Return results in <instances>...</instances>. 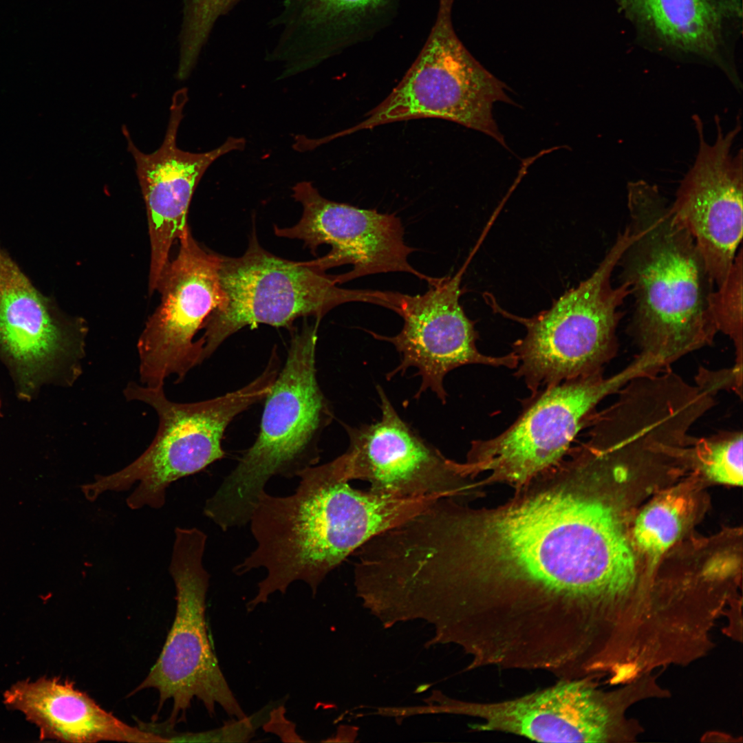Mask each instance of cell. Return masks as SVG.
I'll return each mask as SVG.
<instances>
[{
    "mask_svg": "<svg viewBox=\"0 0 743 743\" xmlns=\"http://www.w3.org/2000/svg\"><path fill=\"white\" fill-rule=\"evenodd\" d=\"M278 372L276 365L268 363L261 374L243 387L193 403L169 400L163 387L129 383L125 396L155 410L158 431L144 452L126 467L109 475H97L94 481L82 485L85 497L94 502L104 493L124 491L138 482L127 498L128 507L162 508L171 483L224 457L222 440L226 429L235 416L266 397Z\"/></svg>",
    "mask_w": 743,
    "mask_h": 743,
    "instance_id": "5b68a950",
    "label": "cell"
},
{
    "mask_svg": "<svg viewBox=\"0 0 743 743\" xmlns=\"http://www.w3.org/2000/svg\"><path fill=\"white\" fill-rule=\"evenodd\" d=\"M207 537L197 528L175 530L169 566L176 592L174 621L158 658L133 693L153 688L159 693V708L167 700L173 709L169 729L182 716L194 698L208 713L220 706L230 716L246 715L231 691L210 642L206 623V596L210 576L202 559Z\"/></svg>",
    "mask_w": 743,
    "mask_h": 743,
    "instance_id": "8fae6325",
    "label": "cell"
},
{
    "mask_svg": "<svg viewBox=\"0 0 743 743\" xmlns=\"http://www.w3.org/2000/svg\"><path fill=\"white\" fill-rule=\"evenodd\" d=\"M292 191V197L303 206L301 218L292 227L274 226L275 235L302 240L312 254L321 244L332 248L323 257L303 261L305 265L321 271L352 265V270L335 275L338 284L396 272L410 273L429 285L438 280L420 272L408 261L414 249L405 242L402 222L395 215L329 200L310 182L297 183Z\"/></svg>",
    "mask_w": 743,
    "mask_h": 743,
    "instance_id": "9a60e30c",
    "label": "cell"
},
{
    "mask_svg": "<svg viewBox=\"0 0 743 743\" xmlns=\"http://www.w3.org/2000/svg\"><path fill=\"white\" fill-rule=\"evenodd\" d=\"M698 147L695 160L670 203L676 217L693 237L715 286L726 277L742 238V151L734 152L740 117L724 132L715 116L716 138L709 142L704 125L693 116Z\"/></svg>",
    "mask_w": 743,
    "mask_h": 743,
    "instance_id": "5bb4252c",
    "label": "cell"
},
{
    "mask_svg": "<svg viewBox=\"0 0 743 743\" xmlns=\"http://www.w3.org/2000/svg\"><path fill=\"white\" fill-rule=\"evenodd\" d=\"M294 493L263 492L249 522L256 547L233 568L237 575L264 568L248 611L303 581L315 596L326 577L374 536L418 513L430 497L389 498L352 487L341 455L301 472Z\"/></svg>",
    "mask_w": 743,
    "mask_h": 743,
    "instance_id": "7a4b0ae2",
    "label": "cell"
},
{
    "mask_svg": "<svg viewBox=\"0 0 743 743\" xmlns=\"http://www.w3.org/2000/svg\"><path fill=\"white\" fill-rule=\"evenodd\" d=\"M627 200L632 238L616 267L634 297L630 331L640 353L670 367L713 342L718 330L709 298L715 285L693 237L656 185L628 182Z\"/></svg>",
    "mask_w": 743,
    "mask_h": 743,
    "instance_id": "3957f363",
    "label": "cell"
},
{
    "mask_svg": "<svg viewBox=\"0 0 743 743\" xmlns=\"http://www.w3.org/2000/svg\"><path fill=\"white\" fill-rule=\"evenodd\" d=\"M256 715L234 718L224 726L199 733H175L166 736L167 742H244L255 734Z\"/></svg>",
    "mask_w": 743,
    "mask_h": 743,
    "instance_id": "484cf974",
    "label": "cell"
},
{
    "mask_svg": "<svg viewBox=\"0 0 743 743\" xmlns=\"http://www.w3.org/2000/svg\"><path fill=\"white\" fill-rule=\"evenodd\" d=\"M86 328L43 294L0 245V359L18 395L29 399L45 383L78 376Z\"/></svg>",
    "mask_w": 743,
    "mask_h": 743,
    "instance_id": "4fadbf2b",
    "label": "cell"
},
{
    "mask_svg": "<svg viewBox=\"0 0 743 743\" xmlns=\"http://www.w3.org/2000/svg\"><path fill=\"white\" fill-rule=\"evenodd\" d=\"M3 702L38 726L43 739L66 742H165L156 733L119 720L67 680L41 678L18 682L5 692Z\"/></svg>",
    "mask_w": 743,
    "mask_h": 743,
    "instance_id": "ffe728a7",
    "label": "cell"
},
{
    "mask_svg": "<svg viewBox=\"0 0 743 743\" xmlns=\"http://www.w3.org/2000/svg\"><path fill=\"white\" fill-rule=\"evenodd\" d=\"M742 431L722 432L708 438H695L687 446L684 465L698 480L739 486L742 485Z\"/></svg>",
    "mask_w": 743,
    "mask_h": 743,
    "instance_id": "603a6c76",
    "label": "cell"
},
{
    "mask_svg": "<svg viewBox=\"0 0 743 743\" xmlns=\"http://www.w3.org/2000/svg\"><path fill=\"white\" fill-rule=\"evenodd\" d=\"M391 0H283L270 21L279 30L266 60L281 65V77L305 72L336 54L352 32L385 11Z\"/></svg>",
    "mask_w": 743,
    "mask_h": 743,
    "instance_id": "d6986e66",
    "label": "cell"
},
{
    "mask_svg": "<svg viewBox=\"0 0 743 743\" xmlns=\"http://www.w3.org/2000/svg\"><path fill=\"white\" fill-rule=\"evenodd\" d=\"M241 0H182L178 35L177 77L186 78L194 69L217 21Z\"/></svg>",
    "mask_w": 743,
    "mask_h": 743,
    "instance_id": "cb8c5ba5",
    "label": "cell"
},
{
    "mask_svg": "<svg viewBox=\"0 0 743 743\" xmlns=\"http://www.w3.org/2000/svg\"><path fill=\"white\" fill-rule=\"evenodd\" d=\"M454 0H439L438 12L417 58L390 94L366 118L332 139L379 125L416 118H441L490 136L504 147L493 116L496 102L513 104L506 85L467 50L452 23Z\"/></svg>",
    "mask_w": 743,
    "mask_h": 743,
    "instance_id": "30bf717a",
    "label": "cell"
},
{
    "mask_svg": "<svg viewBox=\"0 0 743 743\" xmlns=\"http://www.w3.org/2000/svg\"><path fill=\"white\" fill-rule=\"evenodd\" d=\"M658 674H645L612 691L599 688L592 678L560 679L548 688L506 700H450L447 709L480 719L469 724L475 731L502 732L542 742H632L644 729L627 716L629 709L645 700L671 696L658 682Z\"/></svg>",
    "mask_w": 743,
    "mask_h": 743,
    "instance_id": "ba28073f",
    "label": "cell"
},
{
    "mask_svg": "<svg viewBox=\"0 0 743 743\" xmlns=\"http://www.w3.org/2000/svg\"><path fill=\"white\" fill-rule=\"evenodd\" d=\"M685 486L654 497L634 519L631 536L634 547L652 577L663 554L682 537L696 517V498Z\"/></svg>",
    "mask_w": 743,
    "mask_h": 743,
    "instance_id": "7402d4cb",
    "label": "cell"
},
{
    "mask_svg": "<svg viewBox=\"0 0 743 743\" xmlns=\"http://www.w3.org/2000/svg\"><path fill=\"white\" fill-rule=\"evenodd\" d=\"M658 369L655 358L640 353L610 376L601 372L541 390L501 434L472 441L466 462H455L456 471L469 479L484 472L489 473L486 482L528 484L561 461L603 399L633 378Z\"/></svg>",
    "mask_w": 743,
    "mask_h": 743,
    "instance_id": "52a82bcc",
    "label": "cell"
},
{
    "mask_svg": "<svg viewBox=\"0 0 743 743\" xmlns=\"http://www.w3.org/2000/svg\"><path fill=\"white\" fill-rule=\"evenodd\" d=\"M187 100L186 89L174 94L164 139L155 151L149 154L142 152L129 138L127 130L125 131L146 205L151 245L150 294L157 290L169 261L173 244L189 226V205L202 175L218 158L241 150L246 144L244 138L230 137L219 147L204 153L180 149L176 144L177 134Z\"/></svg>",
    "mask_w": 743,
    "mask_h": 743,
    "instance_id": "ac0fdd59",
    "label": "cell"
},
{
    "mask_svg": "<svg viewBox=\"0 0 743 743\" xmlns=\"http://www.w3.org/2000/svg\"><path fill=\"white\" fill-rule=\"evenodd\" d=\"M178 240V253L158 284L160 303L138 342L141 382L149 387H163L171 375L181 380L203 362V346L193 338L226 301L219 277L221 255L203 248L189 226Z\"/></svg>",
    "mask_w": 743,
    "mask_h": 743,
    "instance_id": "7c38bea8",
    "label": "cell"
},
{
    "mask_svg": "<svg viewBox=\"0 0 743 743\" xmlns=\"http://www.w3.org/2000/svg\"><path fill=\"white\" fill-rule=\"evenodd\" d=\"M627 10L667 44L687 52L713 55L722 23L738 12L731 0H623Z\"/></svg>",
    "mask_w": 743,
    "mask_h": 743,
    "instance_id": "44dd1931",
    "label": "cell"
},
{
    "mask_svg": "<svg viewBox=\"0 0 743 743\" xmlns=\"http://www.w3.org/2000/svg\"><path fill=\"white\" fill-rule=\"evenodd\" d=\"M318 322L293 332L286 361L266 396L257 438L204 506L223 531L249 522L267 482L297 477L320 460L333 411L316 378Z\"/></svg>",
    "mask_w": 743,
    "mask_h": 743,
    "instance_id": "277c9868",
    "label": "cell"
},
{
    "mask_svg": "<svg viewBox=\"0 0 743 743\" xmlns=\"http://www.w3.org/2000/svg\"><path fill=\"white\" fill-rule=\"evenodd\" d=\"M219 277L226 301L203 325L199 339L203 360L246 326L266 324L292 331L298 318L314 316L319 321L345 303L384 306L386 302L385 292L341 288L335 275L271 254L259 244L255 227L242 256H221Z\"/></svg>",
    "mask_w": 743,
    "mask_h": 743,
    "instance_id": "9c48e42d",
    "label": "cell"
},
{
    "mask_svg": "<svg viewBox=\"0 0 743 743\" xmlns=\"http://www.w3.org/2000/svg\"><path fill=\"white\" fill-rule=\"evenodd\" d=\"M742 248L723 281L715 286L709 298V311L715 327L732 341L735 352L733 367L742 372Z\"/></svg>",
    "mask_w": 743,
    "mask_h": 743,
    "instance_id": "d4e9b609",
    "label": "cell"
},
{
    "mask_svg": "<svg viewBox=\"0 0 743 743\" xmlns=\"http://www.w3.org/2000/svg\"><path fill=\"white\" fill-rule=\"evenodd\" d=\"M462 270L453 277L439 278L422 294L398 293L395 312L403 320L400 332L392 336L369 331L376 339L391 343L400 355L399 365L387 374L389 380L403 375L411 367L418 369L421 385L414 396L418 399L428 389L442 403L446 402L444 377L461 366L477 364L515 369L513 352L502 356H488L477 348L478 333L474 322L460 303Z\"/></svg>",
    "mask_w": 743,
    "mask_h": 743,
    "instance_id": "e0dca14e",
    "label": "cell"
},
{
    "mask_svg": "<svg viewBox=\"0 0 743 743\" xmlns=\"http://www.w3.org/2000/svg\"><path fill=\"white\" fill-rule=\"evenodd\" d=\"M627 226L593 273L552 306L530 318L515 317L526 327L513 344L518 365L515 375L534 395L563 381L603 372L616 354L621 306L630 296L629 284L614 286L612 276L630 241Z\"/></svg>",
    "mask_w": 743,
    "mask_h": 743,
    "instance_id": "8992f818",
    "label": "cell"
},
{
    "mask_svg": "<svg viewBox=\"0 0 743 743\" xmlns=\"http://www.w3.org/2000/svg\"><path fill=\"white\" fill-rule=\"evenodd\" d=\"M285 713L283 706L272 711L263 729L277 735L283 742H304L297 733L295 725L286 718Z\"/></svg>",
    "mask_w": 743,
    "mask_h": 743,
    "instance_id": "4316f807",
    "label": "cell"
},
{
    "mask_svg": "<svg viewBox=\"0 0 743 743\" xmlns=\"http://www.w3.org/2000/svg\"><path fill=\"white\" fill-rule=\"evenodd\" d=\"M431 685L427 684V683L422 684V685L417 687V688H416V689L415 690L414 692H415V693H422V692L425 691L426 690H427L431 687Z\"/></svg>",
    "mask_w": 743,
    "mask_h": 743,
    "instance_id": "83f0119b",
    "label": "cell"
},
{
    "mask_svg": "<svg viewBox=\"0 0 743 743\" xmlns=\"http://www.w3.org/2000/svg\"><path fill=\"white\" fill-rule=\"evenodd\" d=\"M380 419L358 427L345 424L349 444L342 454L349 480L389 498L421 497L461 499L475 485L455 470L453 462L403 420L378 385Z\"/></svg>",
    "mask_w": 743,
    "mask_h": 743,
    "instance_id": "2e32d148",
    "label": "cell"
},
{
    "mask_svg": "<svg viewBox=\"0 0 743 743\" xmlns=\"http://www.w3.org/2000/svg\"><path fill=\"white\" fill-rule=\"evenodd\" d=\"M558 469L495 508L449 502L427 530L422 574L478 667L586 674L640 597L624 495L596 472Z\"/></svg>",
    "mask_w": 743,
    "mask_h": 743,
    "instance_id": "6da1fadb",
    "label": "cell"
}]
</instances>
